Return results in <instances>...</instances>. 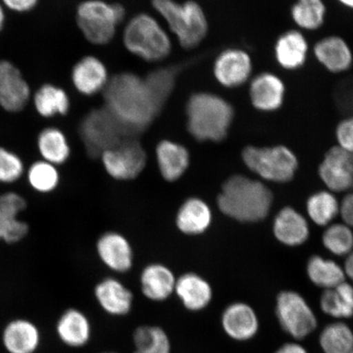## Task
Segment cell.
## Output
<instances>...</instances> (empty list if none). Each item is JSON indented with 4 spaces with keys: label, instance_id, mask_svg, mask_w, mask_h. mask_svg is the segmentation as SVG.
I'll use <instances>...</instances> for the list:
<instances>
[{
    "label": "cell",
    "instance_id": "6da1fadb",
    "mask_svg": "<svg viewBox=\"0 0 353 353\" xmlns=\"http://www.w3.org/2000/svg\"><path fill=\"white\" fill-rule=\"evenodd\" d=\"M103 92L105 108L132 138L147 130L162 109L145 79L134 73L116 74Z\"/></svg>",
    "mask_w": 353,
    "mask_h": 353
},
{
    "label": "cell",
    "instance_id": "7a4b0ae2",
    "mask_svg": "<svg viewBox=\"0 0 353 353\" xmlns=\"http://www.w3.org/2000/svg\"><path fill=\"white\" fill-rule=\"evenodd\" d=\"M272 200V193L266 185L237 174L225 181L217 204L229 218L241 223H256L267 217Z\"/></svg>",
    "mask_w": 353,
    "mask_h": 353
},
{
    "label": "cell",
    "instance_id": "3957f363",
    "mask_svg": "<svg viewBox=\"0 0 353 353\" xmlns=\"http://www.w3.org/2000/svg\"><path fill=\"white\" fill-rule=\"evenodd\" d=\"M187 129L199 142H222L227 138L235 118L233 105L223 97L198 92L186 105Z\"/></svg>",
    "mask_w": 353,
    "mask_h": 353
},
{
    "label": "cell",
    "instance_id": "277c9868",
    "mask_svg": "<svg viewBox=\"0 0 353 353\" xmlns=\"http://www.w3.org/2000/svg\"><path fill=\"white\" fill-rule=\"evenodd\" d=\"M152 7L165 21L168 32L186 50L195 48L209 32V22L203 8L194 0H152Z\"/></svg>",
    "mask_w": 353,
    "mask_h": 353
},
{
    "label": "cell",
    "instance_id": "5b68a950",
    "mask_svg": "<svg viewBox=\"0 0 353 353\" xmlns=\"http://www.w3.org/2000/svg\"><path fill=\"white\" fill-rule=\"evenodd\" d=\"M122 41L131 54L148 63L165 60L173 48L168 30L148 12L139 13L127 22Z\"/></svg>",
    "mask_w": 353,
    "mask_h": 353
},
{
    "label": "cell",
    "instance_id": "8992f818",
    "mask_svg": "<svg viewBox=\"0 0 353 353\" xmlns=\"http://www.w3.org/2000/svg\"><path fill=\"white\" fill-rule=\"evenodd\" d=\"M121 4L105 0H85L77 8L78 28L88 42L103 46L113 41L118 26L125 19Z\"/></svg>",
    "mask_w": 353,
    "mask_h": 353
},
{
    "label": "cell",
    "instance_id": "52a82bcc",
    "mask_svg": "<svg viewBox=\"0 0 353 353\" xmlns=\"http://www.w3.org/2000/svg\"><path fill=\"white\" fill-rule=\"evenodd\" d=\"M242 160L260 178L278 183L292 180L299 166L297 157L283 145L270 148L248 145L242 151Z\"/></svg>",
    "mask_w": 353,
    "mask_h": 353
},
{
    "label": "cell",
    "instance_id": "ba28073f",
    "mask_svg": "<svg viewBox=\"0 0 353 353\" xmlns=\"http://www.w3.org/2000/svg\"><path fill=\"white\" fill-rule=\"evenodd\" d=\"M79 135L86 152L92 158L100 157L123 139L130 138L105 107L92 110L86 114L79 125Z\"/></svg>",
    "mask_w": 353,
    "mask_h": 353
},
{
    "label": "cell",
    "instance_id": "9c48e42d",
    "mask_svg": "<svg viewBox=\"0 0 353 353\" xmlns=\"http://www.w3.org/2000/svg\"><path fill=\"white\" fill-rule=\"evenodd\" d=\"M275 312L281 328L296 341L307 338L319 325L315 312L296 291H281L276 297Z\"/></svg>",
    "mask_w": 353,
    "mask_h": 353
},
{
    "label": "cell",
    "instance_id": "30bf717a",
    "mask_svg": "<svg viewBox=\"0 0 353 353\" xmlns=\"http://www.w3.org/2000/svg\"><path fill=\"white\" fill-rule=\"evenodd\" d=\"M101 164L110 178L117 181L134 180L147 165V154L135 138H127L101 154Z\"/></svg>",
    "mask_w": 353,
    "mask_h": 353
},
{
    "label": "cell",
    "instance_id": "8fae6325",
    "mask_svg": "<svg viewBox=\"0 0 353 353\" xmlns=\"http://www.w3.org/2000/svg\"><path fill=\"white\" fill-rule=\"evenodd\" d=\"M253 72L252 59L244 50L229 48L220 52L213 65V74L221 86L235 88L250 81Z\"/></svg>",
    "mask_w": 353,
    "mask_h": 353
},
{
    "label": "cell",
    "instance_id": "7c38bea8",
    "mask_svg": "<svg viewBox=\"0 0 353 353\" xmlns=\"http://www.w3.org/2000/svg\"><path fill=\"white\" fill-rule=\"evenodd\" d=\"M319 175L331 192H346L353 189V154L339 145L325 153L319 166Z\"/></svg>",
    "mask_w": 353,
    "mask_h": 353
},
{
    "label": "cell",
    "instance_id": "4fadbf2b",
    "mask_svg": "<svg viewBox=\"0 0 353 353\" xmlns=\"http://www.w3.org/2000/svg\"><path fill=\"white\" fill-rule=\"evenodd\" d=\"M32 97V90L21 70L8 60H0V108L7 112H21Z\"/></svg>",
    "mask_w": 353,
    "mask_h": 353
},
{
    "label": "cell",
    "instance_id": "5bb4252c",
    "mask_svg": "<svg viewBox=\"0 0 353 353\" xmlns=\"http://www.w3.org/2000/svg\"><path fill=\"white\" fill-rule=\"evenodd\" d=\"M220 322L225 334L236 342L251 341L260 330L257 312L244 302L229 304L222 312Z\"/></svg>",
    "mask_w": 353,
    "mask_h": 353
},
{
    "label": "cell",
    "instance_id": "9a60e30c",
    "mask_svg": "<svg viewBox=\"0 0 353 353\" xmlns=\"http://www.w3.org/2000/svg\"><path fill=\"white\" fill-rule=\"evenodd\" d=\"M96 250L101 263L114 272H128L134 265L132 247L126 236L120 232L103 233L97 241Z\"/></svg>",
    "mask_w": 353,
    "mask_h": 353
},
{
    "label": "cell",
    "instance_id": "2e32d148",
    "mask_svg": "<svg viewBox=\"0 0 353 353\" xmlns=\"http://www.w3.org/2000/svg\"><path fill=\"white\" fill-rule=\"evenodd\" d=\"M26 208V201L20 194L10 192L0 195V241L14 244L28 235V224L19 219Z\"/></svg>",
    "mask_w": 353,
    "mask_h": 353
},
{
    "label": "cell",
    "instance_id": "e0dca14e",
    "mask_svg": "<svg viewBox=\"0 0 353 353\" xmlns=\"http://www.w3.org/2000/svg\"><path fill=\"white\" fill-rule=\"evenodd\" d=\"M249 94L254 109L261 112H274L284 104L285 85L276 74L262 72L251 79Z\"/></svg>",
    "mask_w": 353,
    "mask_h": 353
},
{
    "label": "cell",
    "instance_id": "ac0fdd59",
    "mask_svg": "<svg viewBox=\"0 0 353 353\" xmlns=\"http://www.w3.org/2000/svg\"><path fill=\"white\" fill-rule=\"evenodd\" d=\"M109 81L107 65L99 57H83L73 66L72 85L83 96L91 97L103 92Z\"/></svg>",
    "mask_w": 353,
    "mask_h": 353
},
{
    "label": "cell",
    "instance_id": "d6986e66",
    "mask_svg": "<svg viewBox=\"0 0 353 353\" xmlns=\"http://www.w3.org/2000/svg\"><path fill=\"white\" fill-rule=\"evenodd\" d=\"M94 297L103 311L112 316H125L134 305V294L114 277L100 281L95 286Z\"/></svg>",
    "mask_w": 353,
    "mask_h": 353
},
{
    "label": "cell",
    "instance_id": "ffe728a7",
    "mask_svg": "<svg viewBox=\"0 0 353 353\" xmlns=\"http://www.w3.org/2000/svg\"><path fill=\"white\" fill-rule=\"evenodd\" d=\"M174 294L183 307L192 312L204 311L214 296L210 282L196 272H186L176 277Z\"/></svg>",
    "mask_w": 353,
    "mask_h": 353
},
{
    "label": "cell",
    "instance_id": "44dd1931",
    "mask_svg": "<svg viewBox=\"0 0 353 353\" xmlns=\"http://www.w3.org/2000/svg\"><path fill=\"white\" fill-rule=\"evenodd\" d=\"M154 152L159 171L167 182L174 183L186 174L191 157L183 145L164 139L158 143Z\"/></svg>",
    "mask_w": 353,
    "mask_h": 353
},
{
    "label": "cell",
    "instance_id": "7402d4cb",
    "mask_svg": "<svg viewBox=\"0 0 353 353\" xmlns=\"http://www.w3.org/2000/svg\"><path fill=\"white\" fill-rule=\"evenodd\" d=\"M213 222V212L207 202L199 197H189L176 212L175 223L180 232L199 236L209 230Z\"/></svg>",
    "mask_w": 353,
    "mask_h": 353
},
{
    "label": "cell",
    "instance_id": "603a6c76",
    "mask_svg": "<svg viewBox=\"0 0 353 353\" xmlns=\"http://www.w3.org/2000/svg\"><path fill=\"white\" fill-rule=\"evenodd\" d=\"M176 281L174 272L166 265L151 263L141 272V291L151 301L164 302L174 294Z\"/></svg>",
    "mask_w": 353,
    "mask_h": 353
},
{
    "label": "cell",
    "instance_id": "cb8c5ba5",
    "mask_svg": "<svg viewBox=\"0 0 353 353\" xmlns=\"http://www.w3.org/2000/svg\"><path fill=\"white\" fill-rule=\"evenodd\" d=\"M56 332L65 346L81 348L90 342L92 326L85 312L77 308H69L57 320Z\"/></svg>",
    "mask_w": 353,
    "mask_h": 353
},
{
    "label": "cell",
    "instance_id": "d4e9b609",
    "mask_svg": "<svg viewBox=\"0 0 353 353\" xmlns=\"http://www.w3.org/2000/svg\"><path fill=\"white\" fill-rule=\"evenodd\" d=\"M313 51L319 63L331 73L347 72L353 64V54L350 46L338 35L322 38L316 42Z\"/></svg>",
    "mask_w": 353,
    "mask_h": 353
},
{
    "label": "cell",
    "instance_id": "484cf974",
    "mask_svg": "<svg viewBox=\"0 0 353 353\" xmlns=\"http://www.w3.org/2000/svg\"><path fill=\"white\" fill-rule=\"evenodd\" d=\"M308 43L299 30H289L277 38L275 59L281 68L286 70H296L305 65L308 54Z\"/></svg>",
    "mask_w": 353,
    "mask_h": 353
},
{
    "label": "cell",
    "instance_id": "4316f807",
    "mask_svg": "<svg viewBox=\"0 0 353 353\" xmlns=\"http://www.w3.org/2000/svg\"><path fill=\"white\" fill-rule=\"evenodd\" d=\"M273 233L281 244L294 247L305 243L310 231L307 221L301 214L291 207H285L276 216Z\"/></svg>",
    "mask_w": 353,
    "mask_h": 353
},
{
    "label": "cell",
    "instance_id": "83f0119b",
    "mask_svg": "<svg viewBox=\"0 0 353 353\" xmlns=\"http://www.w3.org/2000/svg\"><path fill=\"white\" fill-rule=\"evenodd\" d=\"M2 339L10 353H34L41 343V332L33 322L17 319L4 328Z\"/></svg>",
    "mask_w": 353,
    "mask_h": 353
},
{
    "label": "cell",
    "instance_id": "f1b7e54d",
    "mask_svg": "<svg viewBox=\"0 0 353 353\" xmlns=\"http://www.w3.org/2000/svg\"><path fill=\"white\" fill-rule=\"evenodd\" d=\"M320 307L325 315L336 321L353 316V285L347 281L325 290L320 299Z\"/></svg>",
    "mask_w": 353,
    "mask_h": 353
},
{
    "label": "cell",
    "instance_id": "f546056e",
    "mask_svg": "<svg viewBox=\"0 0 353 353\" xmlns=\"http://www.w3.org/2000/svg\"><path fill=\"white\" fill-rule=\"evenodd\" d=\"M37 148L41 160L57 167L65 164L72 152L65 134L56 127H48L39 132Z\"/></svg>",
    "mask_w": 353,
    "mask_h": 353
},
{
    "label": "cell",
    "instance_id": "4dcf8cb0",
    "mask_svg": "<svg viewBox=\"0 0 353 353\" xmlns=\"http://www.w3.org/2000/svg\"><path fill=\"white\" fill-rule=\"evenodd\" d=\"M33 99L35 110L43 118L64 117L69 112L70 101L68 92L52 83L39 87Z\"/></svg>",
    "mask_w": 353,
    "mask_h": 353
},
{
    "label": "cell",
    "instance_id": "1f68e13d",
    "mask_svg": "<svg viewBox=\"0 0 353 353\" xmlns=\"http://www.w3.org/2000/svg\"><path fill=\"white\" fill-rule=\"evenodd\" d=\"M307 274L312 284L319 288L330 290L346 280L343 268L333 260L313 255L307 265Z\"/></svg>",
    "mask_w": 353,
    "mask_h": 353
},
{
    "label": "cell",
    "instance_id": "d6a6232c",
    "mask_svg": "<svg viewBox=\"0 0 353 353\" xmlns=\"http://www.w3.org/2000/svg\"><path fill=\"white\" fill-rule=\"evenodd\" d=\"M323 353H352L353 330L343 321H335L321 330L319 338Z\"/></svg>",
    "mask_w": 353,
    "mask_h": 353
},
{
    "label": "cell",
    "instance_id": "836d02e7",
    "mask_svg": "<svg viewBox=\"0 0 353 353\" xmlns=\"http://www.w3.org/2000/svg\"><path fill=\"white\" fill-rule=\"evenodd\" d=\"M134 351L132 353H171L169 334L158 325H141L132 334Z\"/></svg>",
    "mask_w": 353,
    "mask_h": 353
},
{
    "label": "cell",
    "instance_id": "e575fe53",
    "mask_svg": "<svg viewBox=\"0 0 353 353\" xmlns=\"http://www.w3.org/2000/svg\"><path fill=\"white\" fill-rule=\"evenodd\" d=\"M290 15L300 29L319 30L325 20L326 6L323 0H297L291 7Z\"/></svg>",
    "mask_w": 353,
    "mask_h": 353
},
{
    "label": "cell",
    "instance_id": "d590c367",
    "mask_svg": "<svg viewBox=\"0 0 353 353\" xmlns=\"http://www.w3.org/2000/svg\"><path fill=\"white\" fill-rule=\"evenodd\" d=\"M307 212L313 223L329 226L339 213V203L333 192H317L308 198Z\"/></svg>",
    "mask_w": 353,
    "mask_h": 353
},
{
    "label": "cell",
    "instance_id": "8d00e7d4",
    "mask_svg": "<svg viewBox=\"0 0 353 353\" xmlns=\"http://www.w3.org/2000/svg\"><path fill=\"white\" fill-rule=\"evenodd\" d=\"M26 176L30 188L41 194L54 192L61 179L57 166L43 160L34 162L29 167Z\"/></svg>",
    "mask_w": 353,
    "mask_h": 353
},
{
    "label": "cell",
    "instance_id": "74e56055",
    "mask_svg": "<svg viewBox=\"0 0 353 353\" xmlns=\"http://www.w3.org/2000/svg\"><path fill=\"white\" fill-rule=\"evenodd\" d=\"M325 249L337 256H347L353 250L352 228L344 223L329 225L322 236Z\"/></svg>",
    "mask_w": 353,
    "mask_h": 353
},
{
    "label": "cell",
    "instance_id": "f35d334b",
    "mask_svg": "<svg viewBox=\"0 0 353 353\" xmlns=\"http://www.w3.org/2000/svg\"><path fill=\"white\" fill-rule=\"evenodd\" d=\"M144 79L154 99L163 108L174 91L176 72L172 68H159L150 72Z\"/></svg>",
    "mask_w": 353,
    "mask_h": 353
},
{
    "label": "cell",
    "instance_id": "ab89813d",
    "mask_svg": "<svg viewBox=\"0 0 353 353\" xmlns=\"http://www.w3.org/2000/svg\"><path fill=\"white\" fill-rule=\"evenodd\" d=\"M24 173V162L19 154L6 148L0 147V183H14Z\"/></svg>",
    "mask_w": 353,
    "mask_h": 353
},
{
    "label": "cell",
    "instance_id": "60d3db41",
    "mask_svg": "<svg viewBox=\"0 0 353 353\" xmlns=\"http://www.w3.org/2000/svg\"><path fill=\"white\" fill-rule=\"evenodd\" d=\"M333 97L339 112L346 117L353 116V76L344 78L337 83Z\"/></svg>",
    "mask_w": 353,
    "mask_h": 353
},
{
    "label": "cell",
    "instance_id": "b9f144b4",
    "mask_svg": "<svg viewBox=\"0 0 353 353\" xmlns=\"http://www.w3.org/2000/svg\"><path fill=\"white\" fill-rule=\"evenodd\" d=\"M335 136L339 147L353 154V116L346 117L338 123Z\"/></svg>",
    "mask_w": 353,
    "mask_h": 353
},
{
    "label": "cell",
    "instance_id": "7bdbcfd3",
    "mask_svg": "<svg viewBox=\"0 0 353 353\" xmlns=\"http://www.w3.org/2000/svg\"><path fill=\"white\" fill-rule=\"evenodd\" d=\"M38 3L39 0H1L3 7L19 13L32 11Z\"/></svg>",
    "mask_w": 353,
    "mask_h": 353
},
{
    "label": "cell",
    "instance_id": "ee69618b",
    "mask_svg": "<svg viewBox=\"0 0 353 353\" xmlns=\"http://www.w3.org/2000/svg\"><path fill=\"white\" fill-rule=\"evenodd\" d=\"M339 214H341L343 223L347 227L353 228V192L347 194L339 204Z\"/></svg>",
    "mask_w": 353,
    "mask_h": 353
},
{
    "label": "cell",
    "instance_id": "f6af8a7d",
    "mask_svg": "<svg viewBox=\"0 0 353 353\" xmlns=\"http://www.w3.org/2000/svg\"><path fill=\"white\" fill-rule=\"evenodd\" d=\"M274 353H309L307 348L298 341L287 342L277 348Z\"/></svg>",
    "mask_w": 353,
    "mask_h": 353
},
{
    "label": "cell",
    "instance_id": "bcb514c9",
    "mask_svg": "<svg viewBox=\"0 0 353 353\" xmlns=\"http://www.w3.org/2000/svg\"><path fill=\"white\" fill-rule=\"evenodd\" d=\"M343 270L345 272V276L350 278L353 283V250L350 254L347 255Z\"/></svg>",
    "mask_w": 353,
    "mask_h": 353
},
{
    "label": "cell",
    "instance_id": "7dc6e473",
    "mask_svg": "<svg viewBox=\"0 0 353 353\" xmlns=\"http://www.w3.org/2000/svg\"><path fill=\"white\" fill-rule=\"evenodd\" d=\"M6 11H4L3 4L0 3V32H1V30L3 28L4 24H6Z\"/></svg>",
    "mask_w": 353,
    "mask_h": 353
},
{
    "label": "cell",
    "instance_id": "c3c4849f",
    "mask_svg": "<svg viewBox=\"0 0 353 353\" xmlns=\"http://www.w3.org/2000/svg\"><path fill=\"white\" fill-rule=\"evenodd\" d=\"M338 1L341 3L342 6L353 10V0H338Z\"/></svg>",
    "mask_w": 353,
    "mask_h": 353
},
{
    "label": "cell",
    "instance_id": "681fc988",
    "mask_svg": "<svg viewBox=\"0 0 353 353\" xmlns=\"http://www.w3.org/2000/svg\"><path fill=\"white\" fill-rule=\"evenodd\" d=\"M103 353H117V352H103Z\"/></svg>",
    "mask_w": 353,
    "mask_h": 353
},
{
    "label": "cell",
    "instance_id": "f907efd6",
    "mask_svg": "<svg viewBox=\"0 0 353 353\" xmlns=\"http://www.w3.org/2000/svg\"><path fill=\"white\" fill-rule=\"evenodd\" d=\"M352 353H353V352Z\"/></svg>",
    "mask_w": 353,
    "mask_h": 353
}]
</instances>
